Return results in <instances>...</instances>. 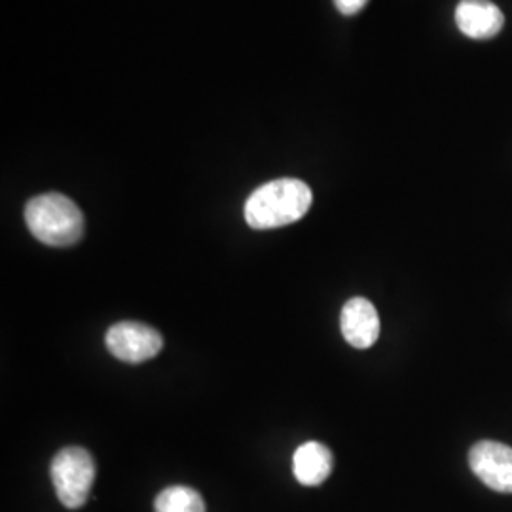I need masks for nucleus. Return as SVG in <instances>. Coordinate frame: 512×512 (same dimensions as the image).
Segmentation results:
<instances>
[{
  "label": "nucleus",
  "mask_w": 512,
  "mask_h": 512,
  "mask_svg": "<svg viewBox=\"0 0 512 512\" xmlns=\"http://www.w3.org/2000/svg\"><path fill=\"white\" fill-rule=\"evenodd\" d=\"M310 186L298 179L262 184L245 202V220L255 230H272L302 219L310 211Z\"/></svg>",
  "instance_id": "f257e3e1"
},
{
  "label": "nucleus",
  "mask_w": 512,
  "mask_h": 512,
  "mask_svg": "<svg viewBox=\"0 0 512 512\" xmlns=\"http://www.w3.org/2000/svg\"><path fill=\"white\" fill-rule=\"evenodd\" d=\"M31 234L50 247H71L84 236V215L78 205L57 192L33 198L25 207Z\"/></svg>",
  "instance_id": "f03ea898"
},
{
  "label": "nucleus",
  "mask_w": 512,
  "mask_h": 512,
  "mask_svg": "<svg viewBox=\"0 0 512 512\" xmlns=\"http://www.w3.org/2000/svg\"><path fill=\"white\" fill-rule=\"evenodd\" d=\"M55 494L67 509L86 505L95 480L92 454L80 446H69L55 454L50 465Z\"/></svg>",
  "instance_id": "7ed1b4c3"
},
{
  "label": "nucleus",
  "mask_w": 512,
  "mask_h": 512,
  "mask_svg": "<svg viewBox=\"0 0 512 512\" xmlns=\"http://www.w3.org/2000/svg\"><path fill=\"white\" fill-rule=\"evenodd\" d=\"M105 344L110 353L129 365H139L156 357L164 348L162 334L137 321H122L110 327Z\"/></svg>",
  "instance_id": "20e7f679"
},
{
  "label": "nucleus",
  "mask_w": 512,
  "mask_h": 512,
  "mask_svg": "<svg viewBox=\"0 0 512 512\" xmlns=\"http://www.w3.org/2000/svg\"><path fill=\"white\" fill-rule=\"evenodd\" d=\"M469 465L476 478L499 494H512V448L495 442L480 440L469 452Z\"/></svg>",
  "instance_id": "39448f33"
},
{
  "label": "nucleus",
  "mask_w": 512,
  "mask_h": 512,
  "mask_svg": "<svg viewBox=\"0 0 512 512\" xmlns=\"http://www.w3.org/2000/svg\"><path fill=\"white\" fill-rule=\"evenodd\" d=\"M340 329L349 346L372 348L380 336V315L366 298H351L340 315Z\"/></svg>",
  "instance_id": "423d86ee"
},
{
  "label": "nucleus",
  "mask_w": 512,
  "mask_h": 512,
  "mask_svg": "<svg viewBox=\"0 0 512 512\" xmlns=\"http://www.w3.org/2000/svg\"><path fill=\"white\" fill-rule=\"evenodd\" d=\"M456 23L465 37L488 40L499 35L505 16L490 0H461L456 8Z\"/></svg>",
  "instance_id": "0eeeda50"
},
{
  "label": "nucleus",
  "mask_w": 512,
  "mask_h": 512,
  "mask_svg": "<svg viewBox=\"0 0 512 512\" xmlns=\"http://www.w3.org/2000/svg\"><path fill=\"white\" fill-rule=\"evenodd\" d=\"M332 452L321 442H304L293 458V471L302 486H319L332 473Z\"/></svg>",
  "instance_id": "6e6552de"
},
{
  "label": "nucleus",
  "mask_w": 512,
  "mask_h": 512,
  "mask_svg": "<svg viewBox=\"0 0 512 512\" xmlns=\"http://www.w3.org/2000/svg\"><path fill=\"white\" fill-rule=\"evenodd\" d=\"M156 512H205L202 495L186 486L165 488L154 501Z\"/></svg>",
  "instance_id": "1a4fd4ad"
},
{
  "label": "nucleus",
  "mask_w": 512,
  "mask_h": 512,
  "mask_svg": "<svg viewBox=\"0 0 512 512\" xmlns=\"http://www.w3.org/2000/svg\"><path fill=\"white\" fill-rule=\"evenodd\" d=\"M368 0H334V6L344 16H355L366 6Z\"/></svg>",
  "instance_id": "9d476101"
}]
</instances>
